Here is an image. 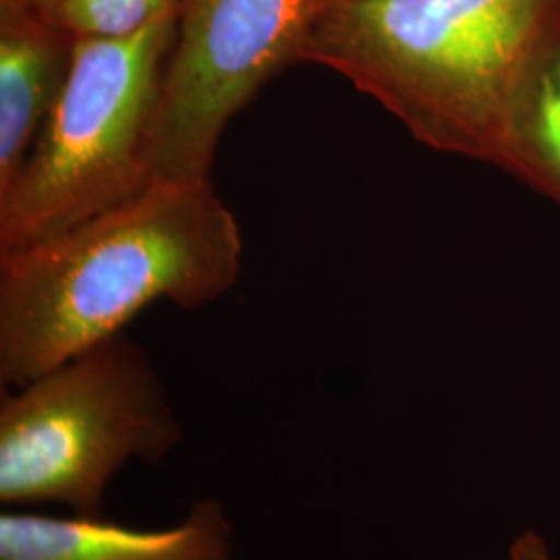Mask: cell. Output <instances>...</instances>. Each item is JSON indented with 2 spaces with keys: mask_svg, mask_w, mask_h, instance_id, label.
I'll return each instance as SVG.
<instances>
[{
  "mask_svg": "<svg viewBox=\"0 0 560 560\" xmlns=\"http://www.w3.org/2000/svg\"><path fill=\"white\" fill-rule=\"evenodd\" d=\"M240 222L208 179H154L0 258V382L20 388L113 339L154 301L196 310L240 280Z\"/></svg>",
  "mask_w": 560,
  "mask_h": 560,
  "instance_id": "cell-1",
  "label": "cell"
},
{
  "mask_svg": "<svg viewBox=\"0 0 560 560\" xmlns=\"http://www.w3.org/2000/svg\"><path fill=\"white\" fill-rule=\"evenodd\" d=\"M560 23V0H330L303 62L381 102L416 140L494 164L521 73Z\"/></svg>",
  "mask_w": 560,
  "mask_h": 560,
  "instance_id": "cell-2",
  "label": "cell"
},
{
  "mask_svg": "<svg viewBox=\"0 0 560 560\" xmlns=\"http://www.w3.org/2000/svg\"><path fill=\"white\" fill-rule=\"evenodd\" d=\"M179 2L138 34L78 38L59 101L0 191V258L55 240L152 180L150 131Z\"/></svg>",
  "mask_w": 560,
  "mask_h": 560,
  "instance_id": "cell-3",
  "label": "cell"
},
{
  "mask_svg": "<svg viewBox=\"0 0 560 560\" xmlns=\"http://www.w3.org/2000/svg\"><path fill=\"white\" fill-rule=\"evenodd\" d=\"M180 425L143 347L120 332L0 402V501L59 502L102 517L106 486L131 459L159 463Z\"/></svg>",
  "mask_w": 560,
  "mask_h": 560,
  "instance_id": "cell-4",
  "label": "cell"
},
{
  "mask_svg": "<svg viewBox=\"0 0 560 560\" xmlns=\"http://www.w3.org/2000/svg\"><path fill=\"white\" fill-rule=\"evenodd\" d=\"M330 0H179L150 131L154 179H208L222 131L261 88L303 62Z\"/></svg>",
  "mask_w": 560,
  "mask_h": 560,
  "instance_id": "cell-5",
  "label": "cell"
},
{
  "mask_svg": "<svg viewBox=\"0 0 560 560\" xmlns=\"http://www.w3.org/2000/svg\"><path fill=\"white\" fill-rule=\"evenodd\" d=\"M233 527L219 501L196 502L168 529H136L102 517L0 515V560H231Z\"/></svg>",
  "mask_w": 560,
  "mask_h": 560,
  "instance_id": "cell-6",
  "label": "cell"
},
{
  "mask_svg": "<svg viewBox=\"0 0 560 560\" xmlns=\"http://www.w3.org/2000/svg\"><path fill=\"white\" fill-rule=\"evenodd\" d=\"M75 36L0 7V191L18 177L69 78Z\"/></svg>",
  "mask_w": 560,
  "mask_h": 560,
  "instance_id": "cell-7",
  "label": "cell"
},
{
  "mask_svg": "<svg viewBox=\"0 0 560 560\" xmlns=\"http://www.w3.org/2000/svg\"><path fill=\"white\" fill-rule=\"evenodd\" d=\"M494 164L560 203V23L509 96Z\"/></svg>",
  "mask_w": 560,
  "mask_h": 560,
  "instance_id": "cell-8",
  "label": "cell"
},
{
  "mask_svg": "<svg viewBox=\"0 0 560 560\" xmlns=\"http://www.w3.org/2000/svg\"><path fill=\"white\" fill-rule=\"evenodd\" d=\"M179 0H67L57 25L75 38H125L159 20Z\"/></svg>",
  "mask_w": 560,
  "mask_h": 560,
  "instance_id": "cell-9",
  "label": "cell"
},
{
  "mask_svg": "<svg viewBox=\"0 0 560 560\" xmlns=\"http://www.w3.org/2000/svg\"><path fill=\"white\" fill-rule=\"evenodd\" d=\"M509 560H552L546 541L538 534L525 532L509 548Z\"/></svg>",
  "mask_w": 560,
  "mask_h": 560,
  "instance_id": "cell-10",
  "label": "cell"
},
{
  "mask_svg": "<svg viewBox=\"0 0 560 560\" xmlns=\"http://www.w3.org/2000/svg\"><path fill=\"white\" fill-rule=\"evenodd\" d=\"M65 2L67 0H0V7L32 11L44 20L57 23V18H59L60 9L65 7Z\"/></svg>",
  "mask_w": 560,
  "mask_h": 560,
  "instance_id": "cell-11",
  "label": "cell"
}]
</instances>
